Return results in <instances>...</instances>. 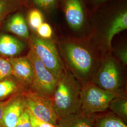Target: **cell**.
I'll use <instances>...</instances> for the list:
<instances>
[{
    "label": "cell",
    "instance_id": "15",
    "mask_svg": "<svg viewBox=\"0 0 127 127\" xmlns=\"http://www.w3.org/2000/svg\"><path fill=\"white\" fill-rule=\"evenodd\" d=\"M93 127H127L124 122L114 114H103L95 116Z\"/></svg>",
    "mask_w": 127,
    "mask_h": 127
},
{
    "label": "cell",
    "instance_id": "7",
    "mask_svg": "<svg viewBox=\"0 0 127 127\" xmlns=\"http://www.w3.org/2000/svg\"><path fill=\"white\" fill-rule=\"evenodd\" d=\"M27 57L31 63L33 70L32 82L29 90L51 98L58 80L31 50Z\"/></svg>",
    "mask_w": 127,
    "mask_h": 127
},
{
    "label": "cell",
    "instance_id": "3",
    "mask_svg": "<svg viewBox=\"0 0 127 127\" xmlns=\"http://www.w3.org/2000/svg\"><path fill=\"white\" fill-rule=\"evenodd\" d=\"M113 57H106L100 62L91 82L105 91L116 95H123V77L122 66Z\"/></svg>",
    "mask_w": 127,
    "mask_h": 127
},
{
    "label": "cell",
    "instance_id": "12",
    "mask_svg": "<svg viewBox=\"0 0 127 127\" xmlns=\"http://www.w3.org/2000/svg\"><path fill=\"white\" fill-rule=\"evenodd\" d=\"M94 115L81 112L64 118L59 119L58 127H93Z\"/></svg>",
    "mask_w": 127,
    "mask_h": 127
},
{
    "label": "cell",
    "instance_id": "10",
    "mask_svg": "<svg viewBox=\"0 0 127 127\" xmlns=\"http://www.w3.org/2000/svg\"><path fill=\"white\" fill-rule=\"evenodd\" d=\"M64 11L69 26L75 31L81 29L85 21L82 0H64Z\"/></svg>",
    "mask_w": 127,
    "mask_h": 127
},
{
    "label": "cell",
    "instance_id": "6",
    "mask_svg": "<svg viewBox=\"0 0 127 127\" xmlns=\"http://www.w3.org/2000/svg\"><path fill=\"white\" fill-rule=\"evenodd\" d=\"M21 93L27 108L35 117L57 126L59 118L54 109L51 97L31 90H24Z\"/></svg>",
    "mask_w": 127,
    "mask_h": 127
},
{
    "label": "cell",
    "instance_id": "26",
    "mask_svg": "<svg viewBox=\"0 0 127 127\" xmlns=\"http://www.w3.org/2000/svg\"><path fill=\"white\" fill-rule=\"evenodd\" d=\"M15 95L11 96V97H10L9 98H7V99H6L5 100H2V101H0V127H1L0 123H1V121L2 117V116H3V113H4L5 108L6 106H7V105L9 103L10 101V100L12 99V98Z\"/></svg>",
    "mask_w": 127,
    "mask_h": 127
},
{
    "label": "cell",
    "instance_id": "27",
    "mask_svg": "<svg viewBox=\"0 0 127 127\" xmlns=\"http://www.w3.org/2000/svg\"><path fill=\"white\" fill-rule=\"evenodd\" d=\"M97 0V1H103L104 0Z\"/></svg>",
    "mask_w": 127,
    "mask_h": 127
},
{
    "label": "cell",
    "instance_id": "16",
    "mask_svg": "<svg viewBox=\"0 0 127 127\" xmlns=\"http://www.w3.org/2000/svg\"><path fill=\"white\" fill-rule=\"evenodd\" d=\"M23 88L14 78H8L0 82V101L18 93Z\"/></svg>",
    "mask_w": 127,
    "mask_h": 127
},
{
    "label": "cell",
    "instance_id": "14",
    "mask_svg": "<svg viewBox=\"0 0 127 127\" xmlns=\"http://www.w3.org/2000/svg\"><path fill=\"white\" fill-rule=\"evenodd\" d=\"M8 31L25 39L29 38V32L24 17L21 14H15L6 25Z\"/></svg>",
    "mask_w": 127,
    "mask_h": 127
},
{
    "label": "cell",
    "instance_id": "9",
    "mask_svg": "<svg viewBox=\"0 0 127 127\" xmlns=\"http://www.w3.org/2000/svg\"><path fill=\"white\" fill-rule=\"evenodd\" d=\"M26 108L21 93L15 95L5 108L1 121V127H16L18 119Z\"/></svg>",
    "mask_w": 127,
    "mask_h": 127
},
{
    "label": "cell",
    "instance_id": "8",
    "mask_svg": "<svg viewBox=\"0 0 127 127\" xmlns=\"http://www.w3.org/2000/svg\"><path fill=\"white\" fill-rule=\"evenodd\" d=\"M12 67V75L23 88L30 89L33 79L32 64L27 57H11L8 59Z\"/></svg>",
    "mask_w": 127,
    "mask_h": 127
},
{
    "label": "cell",
    "instance_id": "20",
    "mask_svg": "<svg viewBox=\"0 0 127 127\" xmlns=\"http://www.w3.org/2000/svg\"><path fill=\"white\" fill-rule=\"evenodd\" d=\"M12 67L8 59L0 58V82L12 75Z\"/></svg>",
    "mask_w": 127,
    "mask_h": 127
},
{
    "label": "cell",
    "instance_id": "21",
    "mask_svg": "<svg viewBox=\"0 0 127 127\" xmlns=\"http://www.w3.org/2000/svg\"><path fill=\"white\" fill-rule=\"evenodd\" d=\"M38 36L45 39H50L53 34V30L50 25L43 22L36 30Z\"/></svg>",
    "mask_w": 127,
    "mask_h": 127
},
{
    "label": "cell",
    "instance_id": "18",
    "mask_svg": "<svg viewBox=\"0 0 127 127\" xmlns=\"http://www.w3.org/2000/svg\"><path fill=\"white\" fill-rule=\"evenodd\" d=\"M18 4V0H0V24L16 8Z\"/></svg>",
    "mask_w": 127,
    "mask_h": 127
},
{
    "label": "cell",
    "instance_id": "22",
    "mask_svg": "<svg viewBox=\"0 0 127 127\" xmlns=\"http://www.w3.org/2000/svg\"><path fill=\"white\" fill-rule=\"evenodd\" d=\"M16 127H32L30 118L27 108L18 119Z\"/></svg>",
    "mask_w": 127,
    "mask_h": 127
},
{
    "label": "cell",
    "instance_id": "2",
    "mask_svg": "<svg viewBox=\"0 0 127 127\" xmlns=\"http://www.w3.org/2000/svg\"><path fill=\"white\" fill-rule=\"evenodd\" d=\"M82 84L66 69L58 79L51 100L59 119L81 112Z\"/></svg>",
    "mask_w": 127,
    "mask_h": 127
},
{
    "label": "cell",
    "instance_id": "17",
    "mask_svg": "<svg viewBox=\"0 0 127 127\" xmlns=\"http://www.w3.org/2000/svg\"><path fill=\"white\" fill-rule=\"evenodd\" d=\"M109 108L113 114L124 122L127 121V100L125 96L119 95L115 97L111 101Z\"/></svg>",
    "mask_w": 127,
    "mask_h": 127
},
{
    "label": "cell",
    "instance_id": "4",
    "mask_svg": "<svg viewBox=\"0 0 127 127\" xmlns=\"http://www.w3.org/2000/svg\"><path fill=\"white\" fill-rule=\"evenodd\" d=\"M30 50L34 53L57 79H59L66 68L54 41L32 35L30 38Z\"/></svg>",
    "mask_w": 127,
    "mask_h": 127
},
{
    "label": "cell",
    "instance_id": "13",
    "mask_svg": "<svg viewBox=\"0 0 127 127\" xmlns=\"http://www.w3.org/2000/svg\"><path fill=\"white\" fill-rule=\"evenodd\" d=\"M127 29V11L124 10L116 15L111 21L107 29L105 39L107 46L111 48L114 37Z\"/></svg>",
    "mask_w": 127,
    "mask_h": 127
},
{
    "label": "cell",
    "instance_id": "1",
    "mask_svg": "<svg viewBox=\"0 0 127 127\" xmlns=\"http://www.w3.org/2000/svg\"><path fill=\"white\" fill-rule=\"evenodd\" d=\"M58 50L65 68L81 84L92 81L100 61L88 42L67 39L58 44Z\"/></svg>",
    "mask_w": 127,
    "mask_h": 127
},
{
    "label": "cell",
    "instance_id": "5",
    "mask_svg": "<svg viewBox=\"0 0 127 127\" xmlns=\"http://www.w3.org/2000/svg\"><path fill=\"white\" fill-rule=\"evenodd\" d=\"M119 96L104 90L92 82L82 84L81 112L89 115L104 112L111 101Z\"/></svg>",
    "mask_w": 127,
    "mask_h": 127
},
{
    "label": "cell",
    "instance_id": "23",
    "mask_svg": "<svg viewBox=\"0 0 127 127\" xmlns=\"http://www.w3.org/2000/svg\"><path fill=\"white\" fill-rule=\"evenodd\" d=\"M27 109L30 116L32 127H58L49 123L41 121L35 117L27 108Z\"/></svg>",
    "mask_w": 127,
    "mask_h": 127
},
{
    "label": "cell",
    "instance_id": "24",
    "mask_svg": "<svg viewBox=\"0 0 127 127\" xmlns=\"http://www.w3.org/2000/svg\"><path fill=\"white\" fill-rule=\"evenodd\" d=\"M58 0H33L35 4L43 9H50L54 7Z\"/></svg>",
    "mask_w": 127,
    "mask_h": 127
},
{
    "label": "cell",
    "instance_id": "25",
    "mask_svg": "<svg viewBox=\"0 0 127 127\" xmlns=\"http://www.w3.org/2000/svg\"><path fill=\"white\" fill-rule=\"evenodd\" d=\"M116 54L119 60L124 65H127V50L126 48H124L119 50L116 52Z\"/></svg>",
    "mask_w": 127,
    "mask_h": 127
},
{
    "label": "cell",
    "instance_id": "19",
    "mask_svg": "<svg viewBox=\"0 0 127 127\" xmlns=\"http://www.w3.org/2000/svg\"><path fill=\"white\" fill-rule=\"evenodd\" d=\"M28 19L30 27L35 31L43 23V15L37 9H32L29 12Z\"/></svg>",
    "mask_w": 127,
    "mask_h": 127
},
{
    "label": "cell",
    "instance_id": "11",
    "mask_svg": "<svg viewBox=\"0 0 127 127\" xmlns=\"http://www.w3.org/2000/svg\"><path fill=\"white\" fill-rule=\"evenodd\" d=\"M26 48L23 41L9 34H0V55L16 57L20 54Z\"/></svg>",
    "mask_w": 127,
    "mask_h": 127
}]
</instances>
